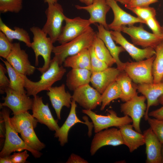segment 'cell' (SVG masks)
<instances>
[{
	"instance_id": "6da1fadb",
	"label": "cell",
	"mask_w": 163,
	"mask_h": 163,
	"mask_svg": "<svg viewBox=\"0 0 163 163\" xmlns=\"http://www.w3.org/2000/svg\"><path fill=\"white\" fill-rule=\"evenodd\" d=\"M66 71L63 66H60L54 57L51 60L49 68L42 74L39 81H31L26 75L21 74L24 81L27 94L29 96L34 97L41 91H48L54 83L62 79Z\"/></svg>"
},
{
	"instance_id": "7a4b0ae2",
	"label": "cell",
	"mask_w": 163,
	"mask_h": 163,
	"mask_svg": "<svg viewBox=\"0 0 163 163\" xmlns=\"http://www.w3.org/2000/svg\"><path fill=\"white\" fill-rule=\"evenodd\" d=\"M96 33L90 27L80 35L67 43L53 47L52 53L59 65L61 66L66 58L75 55L93 44Z\"/></svg>"
},
{
	"instance_id": "3957f363",
	"label": "cell",
	"mask_w": 163,
	"mask_h": 163,
	"mask_svg": "<svg viewBox=\"0 0 163 163\" xmlns=\"http://www.w3.org/2000/svg\"><path fill=\"white\" fill-rule=\"evenodd\" d=\"M1 108L0 114L5 122V134L4 146L0 152V157L10 155L13 152H21L25 150L30 152L35 158L40 157L42 153L27 146L12 126L10 121L9 110L4 107Z\"/></svg>"
},
{
	"instance_id": "277c9868",
	"label": "cell",
	"mask_w": 163,
	"mask_h": 163,
	"mask_svg": "<svg viewBox=\"0 0 163 163\" xmlns=\"http://www.w3.org/2000/svg\"><path fill=\"white\" fill-rule=\"evenodd\" d=\"M30 30L34 36L30 47L35 54V65H38L39 56H41L44 61L42 67L37 69L42 74L49 67L51 54L54 47L53 43L51 39L47 37V35L38 27H32L30 28Z\"/></svg>"
},
{
	"instance_id": "5b68a950",
	"label": "cell",
	"mask_w": 163,
	"mask_h": 163,
	"mask_svg": "<svg viewBox=\"0 0 163 163\" xmlns=\"http://www.w3.org/2000/svg\"><path fill=\"white\" fill-rule=\"evenodd\" d=\"M155 57V55L142 60L124 62L123 70L135 83H153L152 69Z\"/></svg>"
},
{
	"instance_id": "8992f818",
	"label": "cell",
	"mask_w": 163,
	"mask_h": 163,
	"mask_svg": "<svg viewBox=\"0 0 163 163\" xmlns=\"http://www.w3.org/2000/svg\"><path fill=\"white\" fill-rule=\"evenodd\" d=\"M45 13L47 20L42 30L54 43L57 41L61 34L62 23L66 16L62 6L58 2L48 4Z\"/></svg>"
},
{
	"instance_id": "52a82bcc",
	"label": "cell",
	"mask_w": 163,
	"mask_h": 163,
	"mask_svg": "<svg viewBox=\"0 0 163 163\" xmlns=\"http://www.w3.org/2000/svg\"><path fill=\"white\" fill-rule=\"evenodd\" d=\"M107 112V115H102L97 114L91 110H82V112L91 119L95 133L110 127L119 128L132 122L131 119L127 116L119 117L116 112L112 109L108 110Z\"/></svg>"
},
{
	"instance_id": "ba28073f",
	"label": "cell",
	"mask_w": 163,
	"mask_h": 163,
	"mask_svg": "<svg viewBox=\"0 0 163 163\" xmlns=\"http://www.w3.org/2000/svg\"><path fill=\"white\" fill-rule=\"evenodd\" d=\"M120 31L129 35L133 44L144 48L151 47L154 49L163 40V37L147 31L142 25L138 27L133 25L123 26L121 27Z\"/></svg>"
},
{
	"instance_id": "9c48e42d",
	"label": "cell",
	"mask_w": 163,
	"mask_h": 163,
	"mask_svg": "<svg viewBox=\"0 0 163 163\" xmlns=\"http://www.w3.org/2000/svg\"><path fill=\"white\" fill-rule=\"evenodd\" d=\"M145 97L138 94L131 99L121 104L120 111L124 115L129 117L132 120V125L135 130L141 133L140 121L144 117L146 110Z\"/></svg>"
},
{
	"instance_id": "30bf717a",
	"label": "cell",
	"mask_w": 163,
	"mask_h": 163,
	"mask_svg": "<svg viewBox=\"0 0 163 163\" xmlns=\"http://www.w3.org/2000/svg\"><path fill=\"white\" fill-rule=\"evenodd\" d=\"M101 94L89 84L81 86L73 91L72 100L84 109L92 110L101 103Z\"/></svg>"
},
{
	"instance_id": "8fae6325",
	"label": "cell",
	"mask_w": 163,
	"mask_h": 163,
	"mask_svg": "<svg viewBox=\"0 0 163 163\" xmlns=\"http://www.w3.org/2000/svg\"><path fill=\"white\" fill-rule=\"evenodd\" d=\"M6 59L17 72L22 75H32L36 69L30 63L25 51L21 49L19 43H13L11 51Z\"/></svg>"
},
{
	"instance_id": "7c38bea8",
	"label": "cell",
	"mask_w": 163,
	"mask_h": 163,
	"mask_svg": "<svg viewBox=\"0 0 163 163\" xmlns=\"http://www.w3.org/2000/svg\"><path fill=\"white\" fill-rule=\"evenodd\" d=\"M65 25L62 27L57 40L60 44L72 40L87 30L91 24L89 19L80 17L71 18L66 17Z\"/></svg>"
},
{
	"instance_id": "4fadbf2b",
	"label": "cell",
	"mask_w": 163,
	"mask_h": 163,
	"mask_svg": "<svg viewBox=\"0 0 163 163\" xmlns=\"http://www.w3.org/2000/svg\"><path fill=\"white\" fill-rule=\"evenodd\" d=\"M6 96L4 102L1 103L0 107H6L10 109L14 115L31 110L33 99L27 94H22L8 87L5 91Z\"/></svg>"
},
{
	"instance_id": "5bb4252c",
	"label": "cell",
	"mask_w": 163,
	"mask_h": 163,
	"mask_svg": "<svg viewBox=\"0 0 163 163\" xmlns=\"http://www.w3.org/2000/svg\"><path fill=\"white\" fill-rule=\"evenodd\" d=\"M124 145L119 129L113 128L95 133L92 140L90 152L93 155L100 148L106 145L117 146Z\"/></svg>"
},
{
	"instance_id": "9a60e30c",
	"label": "cell",
	"mask_w": 163,
	"mask_h": 163,
	"mask_svg": "<svg viewBox=\"0 0 163 163\" xmlns=\"http://www.w3.org/2000/svg\"><path fill=\"white\" fill-rule=\"evenodd\" d=\"M31 110L32 115L38 122L45 125L52 131H56L59 129L58 121L54 118L48 104L43 103L42 97L37 95L34 97Z\"/></svg>"
},
{
	"instance_id": "2e32d148",
	"label": "cell",
	"mask_w": 163,
	"mask_h": 163,
	"mask_svg": "<svg viewBox=\"0 0 163 163\" xmlns=\"http://www.w3.org/2000/svg\"><path fill=\"white\" fill-rule=\"evenodd\" d=\"M110 31L114 41L120 45L136 61L150 58L155 55V51L153 48L140 49L128 41L123 36L121 32L112 30Z\"/></svg>"
},
{
	"instance_id": "e0dca14e",
	"label": "cell",
	"mask_w": 163,
	"mask_h": 163,
	"mask_svg": "<svg viewBox=\"0 0 163 163\" xmlns=\"http://www.w3.org/2000/svg\"><path fill=\"white\" fill-rule=\"evenodd\" d=\"M106 1L112 9L114 15L113 21L108 24L109 29L120 31L121 27L123 26L133 25L137 23L145 24V21L131 15L122 9L115 0H106Z\"/></svg>"
},
{
	"instance_id": "ac0fdd59",
	"label": "cell",
	"mask_w": 163,
	"mask_h": 163,
	"mask_svg": "<svg viewBox=\"0 0 163 163\" xmlns=\"http://www.w3.org/2000/svg\"><path fill=\"white\" fill-rule=\"evenodd\" d=\"M75 7L77 9L84 10L89 13L90 17L88 19L91 24L98 23L109 30L106 17L110 8L106 0H93L90 5L85 6L76 5Z\"/></svg>"
},
{
	"instance_id": "d6986e66",
	"label": "cell",
	"mask_w": 163,
	"mask_h": 163,
	"mask_svg": "<svg viewBox=\"0 0 163 163\" xmlns=\"http://www.w3.org/2000/svg\"><path fill=\"white\" fill-rule=\"evenodd\" d=\"M47 95L55 111L57 118L60 120L62 107L65 106L69 108L71 106L72 95L69 92L66 91L64 84L58 86H52L47 91Z\"/></svg>"
},
{
	"instance_id": "ffe728a7",
	"label": "cell",
	"mask_w": 163,
	"mask_h": 163,
	"mask_svg": "<svg viewBox=\"0 0 163 163\" xmlns=\"http://www.w3.org/2000/svg\"><path fill=\"white\" fill-rule=\"evenodd\" d=\"M146 163H162L161 156L162 144L150 127L143 133Z\"/></svg>"
},
{
	"instance_id": "44dd1931",
	"label": "cell",
	"mask_w": 163,
	"mask_h": 163,
	"mask_svg": "<svg viewBox=\"0 0 163 163\" xmlns=\"http://www.w3.org/2000/svg\"><path fill=\"white\" fill-rule=\"evenodd\" d=\"M138 91L144 96L147 100V107L144 120L147 121L150 108L159 104L158 100L163 94V82L156 83H143L136 85Z\"/></svg>"
},
{
	"instance_id": "7402d4cb",
	"label": "cell",
	"mask_w": 163,
	"mask_h": 163,
	"mask_svg": "<svg viewBox=\"0 0 163 163\" xmlns=\"http://www.w3.org/2000/svg\"><path fill=\"white\" fill-rule=\"evenodd\" d=\"M121 71L117 67H111L99 72L92 73L90 82L93 87L101 94L109 85L116 81Z\"/></svg>"
},
{
	"instance_id": "603a6c76",
	"label": "cell",
	"mask_w": 163,
	"mask_h": 163,
	"mask_svg": "<svg viewBox=\"0 0 163 163\" xmlns=\"http://www.w3.org/2000/svg\"><path fill=\"white\" fill-rule=\"evenodd\" d=\"M98 32L97 36L104 42L111 55L116 61L117 68L121 71H123L124 63L120 59L119 56L122 52H125L121 46H117L111 35L110 31L106 29L101 24H97Z\"/></svg>"
},
{
	"instance_id": "cb8c5ba5",
	"label": "cell",
	"mask_w": 163,
	"mask_h": 163,
	"mask_svg": "<svg viewBox=\"0 0 163 163\" xmlns=\"http://www.w3.org/2000/svg\"><path fill=\"white\" fill-rule=\"evenodd\" d=\"M71 109L69 114L66 120L62 125L55 131V137L58 138L60 145L64 146L68 141V135L70 129L75 124L80 123L86 125L89 128L90 124L87 122L81 121L78 117L76 114V102L72 100Z\"/></svg>"
},
{
	"instance_id": "d4e9b609",
	"label": "cell",
	"mask_w": 163,
	"mask_h": 163,
	"mask_svg": "<svg viewBox=\"0 0 163 163\" xmlns=\"http://www.w3.org/2000/svg\"><path fill=\"white\" fill-rule=\"evenodd\" d=\"M124 145L132 152L140 146L145 144L144 135L133 129L132 124H128L119 128Z\"/></svg>"
},
{
	"instance_id": "484cf974",
	"label": "cell",
	"mask_w": 163,
	"mask_h": 163,
	"mask_svg": "<svg viewBox=\"0 0 163 163\" xmlns=\"http://www.w3.org/2000/svg\"><path fill=\"white\" fill-rule=\"evenodd\" d=\"M92 72L84 69H72L67 73L66 85L69 89L74 91L78 87L90 82Z\"/></svg>"
},
{
	"instance_id": "4316f807",
	"label": "cell",
	"mask_w": 163,
	"mask_h": 163,
	"mask_svg": "<svg viewBox=\"0 0 163 163\" xmlns=\"http://www.w3.org/2000/svg\"><path fill=\"white\" fill-rule=\"evenodd\" d=\"M63 64L64 67L87 69L91 70L90 55L89 49H85L75 55L67 57Z\"/></svg>"
},
{
	"instance_id": "83f0119b",
	"label": "cell",
	"mask_w": 163,
	"mask_h": 163,
	"mask_svg": "<svg viewBox=\"0 0 163 163\" xmlns=\"http://www.w3.org/2000/svg\"><path fill=\"white\" fill-rule=\"evenodd\" d=\"M11 123L18 133L30 127L35 128L38 122L36 119L27 111L14 115L10 118Z\"/></svg>"
},
{
	"instance_id": "f1b7e54d",
	"label": "cell",
	"mask_w": 163,
	"mask_h": 163,
	"mask_svg": "<svg viewBox=\"0 0 163 163\" xmlns=\"http://www.w3.org/2000/svg\"><path fill=\"white\" fill-rule=\"evenodd\" d=\"M0 31L4 33L9 40L12 42L16 39L24 43L26 46L30 47L31 42L29 33L22 28L15 27L14 30L5 24L0 18Z\"/></svg>"
},
{
	"instance_id": "f546056e",
	"label": "cell",
	"mask_w": 163,
	"mask_h": 163,
	"mask_svg": "<svg viewBox=\"0 0 163 163\" xmlns=\"http://www.w3.org/2000/svg\"><path fill=\"white\" fill-rule=\"evenodd\" d=\"M116 81L120 85L122 92L120 99L122 101H128L138 94L136 85L133 84L131 79L124 71L121 72Z\"/></svg>"
},
{
	"instance_id": "4dcf8cb0",
	"label": "cell",
	"mask_w": 163,
	"mask_h": 163,
	"mask_svg": "<svg viewBox=\"0 0 163 163\" xmlns=\"http://www.w3.org/2000/svg\"><path fill=\"white\" fill-rule=\"evenodd\" d=\"M0 59L7 69L10 82L9 87L21 94H27V91L24 89V81L21 74L17 72L6 60H4L1 58Z\"/></svg>"
},
{
	"instance_id": "1f68e13d",
	"label": "cell",
	"mask_w": 163,
	"mask_h": 163,
	"mask_svg": "<svg viewBox=\"0 0 163 163\" xmlns=\"http://www.w3.org/2000/svg\"><path fill=\"white\" fill-rule=\"evenodd\" d=\"M155 57L153 61L152 72L153 83L161 81L163 76V40L161 41L154 48Z\"/></svg>"
},
{
	"instance_id": "d6a6232c",
	"label": "cell",
	"mask_w": 163,
	"mask_h": 163,
	"mask_svg": "<svg viewBox=\"0 0 163 163\" xmlns=\"http://www.w3.org/2000/svg\"><path fill=\"white\" fill-rule=\"evenodd\" d=\"M93 45L94 53L97 57L105 62L108 67H111L116 63L115 60L111 55L104 43L97 36V34Z\"/></svg>"
},
{
	"instance_id": "836d02e7",
	"label": "cell",
	"mask_w": 163,
	"mask_h": 163,
	"mask_svg": "<svg viewBox=\"0 0 163 163\" xmlns=\"http://www.w3.org/2000/svg\"><path fill=\"white\" fill-rule=\"evenodd\" d=\"M122 95V92L120 86L115 81L109 85L101 94L100 110H104L111 101L120 98Z\"/></svg>"
},
{
	"instance_id": "e575fe53",
	"label": "cell",
	"mask_w": 163,
	"mask_h": 163,
	"mask_svg": "<svg viewBox=\"0 0 163 163\" xmlns=\"http://www.w3.org/2000/svg\"><path fill=\"white\" fill-rule=\"evenodd\" d=\"M34 129L33 127H30L23 130L20 134L22 139L27 146L40 151L45 148V145L38 139Z\"/></svg>"
},
{
	"instance_id": "d590c367",
	"label": "cell",
	"mask_w": 163,
	"mask_h": 163,
	"mask_svg": "<svg viewBox=\"0 0 163 163\" xmlns=\"http://www.w3.org/2000/svg\"><path fill=\"white\" fill-rule=\"evenodd\" d=\"M23 0H0V12L18 13L22 9Z\"/></svg>"
},
{
	"instance_id": "8d00e7d4",
	"label": "cell",
	"mask_w": 163,
	"mask_h": 163,
	"mask_svg": "<svg viewBox=\"0 0 163 163\" xmlns=\"http://www.w3.org/2000/svg\"><path fill=\"white\" fill-rule=\"evenodd\" d=\"M127 9L135 14L138 18L145 21L151 17H155L156 15L155 9L149 6L128 8Z\"/></svg>"
},
{
	"instance_id": "74e56055",
	"label": "cell",
	"mask_w": 163,
	"mask_h": 163,
	"mask_svg": "<svg viewBox=\"0 0 163 163\" xmlns=\"http://www.w3.org/2000/svg\"><path fill=\"white\" fill-rule=\"evenodd\" d=\"M88 49L90 55L91 71L92 73L103 71L108 67L105 62L97 57L94 53L93 45Z\"/></svg>"
},
{
	"instance_id": "f35d334b",
	"label": "cell",
	"mask_w": 163,
	"mask_h": 163,
	"mask_svg": "<svg viewBox=\"0 0 163 163\" xmlns=\"http://www.w3.org/2000/svg\"><path fill=\"white\" fill-rule=\"evenodd\" d=\"M147 121L161 143L163 144V120L149 117Z\"/></svg>"
},
{
	"instance_id": "ab89813d",
	"label": "cell",
	"mask_w": 163,
	"mask_h": 163,
	"mask_svg": "<svg viewBox=\"0 0 163 163\" xmlns=\"http://www.w3.org/2000/svg\"><path fill=\"white\" fill-rule=\"evenodd\" d=\"M13 43L2 32L0 31V56L5 59L10 53Z\"/></svg>"
},
{
	"instance_id": "60d3db41",
	"label": "cell",
	"mask_w": 163,
	"mask_h": 163,
	"mask_svg": "<svg viewBox=\"0 0 163 163\" xmlns=\"http://www.w3.org/2000/svg\"><path fill=\"white\" fill-rule=\"evenodd\" d=\"M145 24L151 29L154 34L163 37L162 27L156 19L155 17H151L145 21Z\"/></svg>"
},
{
	"instance_id": "b9f144b4",
	"label": "cell",
	"mask_w": 163,
	"mask_h": 163,
	"mask_svg": "<svg viewBox=\"0 0 163 163\" xmlns=\"http://www.w3.org/2000/svg\"><path fill=\"white\" fill-rule=\"evenodd\" d=\"M7 72L6 68L3 64H0V92L1 94L5 93V90L9 87L10 80L5 75Z\"/></svg>"
},
{
	"instance_id": "7bdbcfd3",
	"label": "cell",
	"mask_w": 163,
	"mask_h": 163,
	"mask_svg": "<svg viewBox=\"0 0 163 163\" xmlns=\"http://www.w3.org/2000/svg\"><path fill=\"white\" fill-rule=\"evenodd\" d=\"M158 0H131L129 4L125 6L126 8L136 7H146L156 2Z\"/></svg>"
},
{
	"instance_id": "ee69618b",
	"label": "cell",
	"mask_w": 163,
	"mask_h": 163,
	"mask_svg": "<svg viewBox=\"0 0 163 163\" xmlns=\"http://www.w3.org/2000/svg\"><path fill=\"white\" fill-rule=\"evenodd\" d=\"M27 150L22 152L14 153L10 155L11 158L13 163H24L26 161V160L29 156Z\"/></svg>"
},
{
	"instance_id": "f6af8a7d",
	"label": "cell",
	"mask_w": 163,
	"mask_h": 163,
	"mask_svg": "<svg viewBox=\"0 0 163 163\" xmlns=\"http://www.w3.org/2000/svg\"><path fill=\"white\" fill-rule=\"evenodd\" d=\"M66 163H88V162L80 156L74 153H72L69 157Z\"/></svg>"
},
{
	"instance_id": "bcb514c9",
	"label": "cell",
	"mask_w": 163,
	"mask_h": 163,
	"mask_svg": "<svg viewBox=\"0 0 163 163\" xmlns=\"http://www.w3.org/2000/svg\"><path fill=\"white\" fill-rule=\"evenodd\" d=\"M149 117L163 120V106L155 110L149 112Z\"/></svg>"
},
{
	"instance_id": "7dc6e473",
	"label": "cell",
	"mask_w": 163,
	"mask_h": 163,
	"mask_svg": "<svg viewBox=\"0 0 163 163\" xmlns=\"http://www.w3.org/2000/svg\"><path fill=\"white\" fill-rule=\"evenodd\" d=\"M5 134V126L4 119L0 114V138H4Z\"/></svg>"
},
{
	"instance_id": "c3c4849f",
	"label": "cell",
	"mask_w": 163,
	"mask_h": 163,
	"mask_svg": "<svg viewBox=\"0 0 163 163\" xmlns=\"http://www.w3.org/2000/svg\"><path fill=\"white\" fill-rule=\"evenodd\" d=\"M0 163H13L11 158L10 155L0 157Z\"/></svg>"
},
{
	"instance_id": "681fc988",
	"label": "cell",
	"mask_w": 163,
	"mask_h": 163,
	"mask_svg": "<svg viewBox=\"0 0 163 163\" xmlns=\"http://www.w3.org/2000/svg\"><path fill=\"white\" fill-rule=\"evenodd\" d=\"M117 2H118L122 4L125 5V6H126L129 3L131 0H114Z\"/></svg>"
},
{
	"instance_id": "f907efd6",
	"label": "cell",
	"mask_w": 163,
	"mask_h": 163,
	"mask_svg": "<svg viewBox=\"0 0 163 163\" xmlns=\"http://www.w3.org/2000/svg\"><path fill=\"white\" fill-rule=\"evenodd\" d=\"M79 1L86 5H88L91 4L93 0H79Z\"/></svg>"
},
{
	"instance_id": "816d5d0a",
	"label": "cell",
	"mask_w": 163,
	"mask_h": 163,
	"mask_svg": "<svg viewBox=\"0 0 163 163\" xmlns=\"http://www.w3.org/2000/svg\"><path fill=\"white\" fill-rule=\"evenodd\" d=\"M58 0H44V2L48 5L57 3Z\"/></svg>"
},
{
	"instance_id": "f5cc1de1",
	"label": "cell",
	"mask_w": 163,
	"mask_h": 163,
	"mask_svg": "<svg viewBox=\"0 0 163 163\" xmlns=\"http://www.w3.org/2000/svg\"><path fill=\"white\" fill-rule=\"evenodd\" d=\"M158 101L159 104L163 105V94L159 97Z\"/></svg>"
},
{
	"instance_id": "db71d44e",
	"label": "cell",
	"mask_w": 163,
	"mask_h": 163,
	"mask_svg": "<svg viewBox=\"0 0 163 163\" xmlns=\"http://www.w3.org/2000/svg\"><path fill=\"white\" fill-rule=\"evenodd\" d=\"M161 156L162 163H163V144H162L161 148Z\"/></svg>"
},
{
	"instance_id": "11a10c76",
	"label": "cell",
	"mask_w": 163,
	"mask_h": 163,
	"mask_svg": "<svg viewBox=\"0 0 163 163\" xmlns=\"http://www.w3.org/2000/svg\"><path fill=\"white\" fill-rule=\"evenodd\" d=\"M161 81L163 82V76L162 78Z\"/></svg>"
},
{
	"instance_id": "9f6ffc18",
	"label": "cell",
	"mask_w": 163,
	"mask_h": 163,
	"mask_svg": "<svg viewBox=\"0 0 163 163\" xmlns=\"http://www.w3.org/2000/svg\"><path fill=\"white\" fill-rule=\"evenodd\" d=\"M162 30H163V26H162Z\"/></svg>"
}]
</instances>
